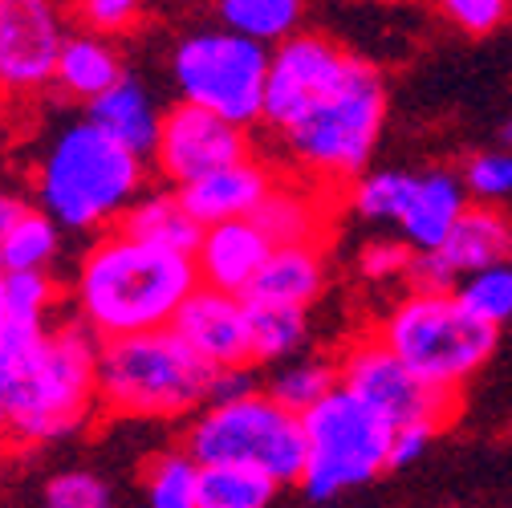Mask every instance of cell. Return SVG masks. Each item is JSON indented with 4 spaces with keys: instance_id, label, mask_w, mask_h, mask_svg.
Listing matches in <instances>:
<instances>
[{
    "instance_id": "cell-6",
    "label": "cell",
    "mask_w": 512,
    "mask_h": 508,
    "mask_svg": "<svg viewBox=\"0 0 512 508\" xmlns=\"http://www.w3.org/2000/svg\"><path fill=\"white\" fill-rule=\"evenodd\" d=\"M382 114H387V86L370 61L354 57L334 90L317 98L289 131L281 135L289 155L326 179L358 175L378 143Z\"/></svg>"
},
{
    "instance_id": "cell-25",
    "label": "cell",
    "mask_w": 512,
    "mask_h": 508,
    "mask_svg": "<svg viewBox=\"0 0 512 508\" xmlns=\"http://www.w3.org/2000/svg\"><path fill=\"white\" fill-rule=\"evenodd\" d=\"M196 492H200V464L187 452H159L143 464L139 476L143 508H196Z\"/></svg>"
},
{
    "instance_id": "cell-37",
    "label": "cell",
    "mask_w": 512,
    "mask_h": 508,
    "mask_svg": "<svg viewBox=\"0 0 512 508\" xmlns=\"http://www.w3.org/2000/svg\"><path fill=\"white\" fill-rule=\"evenodd\" d=\"M439 13L456 29H464L468 37H488L508 21L512 9L504 5V0H447Z\"/></svg>"
},
{
    "instance_id": "cell-43",
    "label": "cell",
    "mask_w": 512,
    "mask_h": 508,
    "mask_svg": "<svg viewBox=\"0 0 512 508\" xmlns=\"http://www.w3.org/2000/svg\"><path fill=\"white\" fill-rule=\"evenodd\" d=\"M0 326H5V273H0Z\"/></svg>"
},
{
    "instance_id": "cell-18",
    "label": "cell",
    "mask_w": 512,
    "mask_h": 508,
    "mask_svg": "<svg viewBox=\"0 0 512 508\" xmlns=\"http://www.w3.org/2000/svg\"><path fill=\"white\" fill-rule=\"evenodd\" d=\"M86 122H94L102 135H110L114 143H122L131 155L151 159L159 147V126H163V110L151 102L147 86L139 78L126 74L114 90H106L98 102L86 106Z\"/></svg>"
},
{
    "instance_id": "cell-29",
    "label": "cell",
    "mask_w": 512,
    "mask_h": 508,
    "mask_svg": "<svg viewBox=\"0 0 512 508\" xmlns=\"http://www.w3.org/2000/svg\"><path fill=\"white\" fill-rule=\"evenodd\" d=\"M252 224L269 236L273 248L317 244V212L301 192H293V187H273V196L252 216Z\"/></svg>"
},
{
    "instance_id": "cell-3",
    "label": "cell",
    "mask_w": 512,
    "mask_h": 508,
    "mask_svg": "<svg viewBox=\"0 0 512 508\" xmlns=\"http://www.w3.org/2000/svg\"><path fill=\"white\" fill-rule=\"evenodd\" d=\"M98 346L78 317L45 330L13 374L9 443L41 448L86 427L98 407Z\"/></svg>"
},
{
    "instance_id": "cell-44",
    "label": "cell",
    "mask_w": 512,
    "mask_h": 508,
    "mask_svg": "<svg viewBox=\"0 0 512 508\" xmlns=\"http://www.w3.org/2000/svg\"><path fill=\"white\" fill-rule=\"evenodd\" d=\"M504 151H508V155H512V122H508V126H504Z\"/></svg>"
},
{
    "instance_id": "cell-13",
    "label": "cell",
    "mask_w": 512,
    "mask_h": 508,
    "mask_svg": "<svg viewBox=\"0 0 512 508\" xmlns=\"http://www.w3.org/2000/svg\"><path fill=\"white\" fill-rule=\"evenodd\" d=\"M244 159H248V135L240 126L187 102H175L171 110H163L155 167L167 183H175V192L224 167H236Z\"/></svg>"
},
{
    "instance_id": "cell-26",
    "label": "cell",
    "mask_w": 512,
    "mask_h": 508,
    "mask_svg": "<svg viewBox=\"0 0 512 508\" xmlns=\"http://www.w3.org/2000/svg\"><path fill=\"white\" fill-rule=\"evenodd\" d=\"M248 330H252V362H281L297 354L309 338L305 309H281V305H248Z\"/></svg>"
},
{
    "instance_id": "cell-9",
    "label": "cell",
    "mask_w": 512,
    "mask_h": 508,
    "mask_svg": "<svg viewBox=\"0 0 512 508\" xmlns=\"http://www.w3.org/2000/svg\"><path fill=\"white\" fill-rule=\"evenodd\" d=\"M305 431V472L301 488L313 500H330L338 492L370 484L391 456V427L350 391H334L301 415Z\"/></svg>"
},
{
    "instance_id": "cell-4",
    "label": "cell",
    "mask_w": 512,
    "mask_h": 508,
    "mask_svg": "<svg viewBox=\"0 0 512 508\" xmlns=\"http://www.w3.org/2000/svg\"><path fill=\"white\" fill-rule=\"evenodd\" d=\"M216 370L175 330L98 346V407L122 419H179L208 407Z\"/></svg>"
},
{
    "instance_id": "cell-33",
    "label": "cell",
    "mask_w": 512,
    "mask_h": 508,
    "mask_svg": "<svg viewBox=\"0 0 512 508\" xmlns=\"http://www.w3.org/2000/svg\"><path fill=\"white\" fill-rule=\"evenodd\" d=\"M411 187L407 171H374L354 183V212L366 220H395Z\"/></svg>"
},
{
    "instance_id": "cell-41",
    "label": "cell",
    "mask_w": 512,
    "mask_h": 508,
    "mask_svg": "<svg viewBox=\"0 0 512 508\" xmlns=\"http://www.w3.org/2000/svg\"><path fill=\"white\" fill-rule=\"evenodd\" d=\"M435 427H399L391 435V456H387V468H407L423 456V448L431 443Z\"/></svg>"
},
{
    "instance_id": "cell-32",
    "label": "cell",
    "mask_w": 512,
    "mask_h": 508,
    "mask_svg": "<svg viewBox=\"0 0 512 508\" xmlns=\"http://www.w3.org/2000/svg\"><path fill=\"white\" fill-rule=\"evenodd\" d=\"M45 508H118V500H114V488L98 472L70 468V472L49 476Z\"/></svg>"
},
{
    "instance_id": "cell-28",
    "label": "cell",
    "mask_w": 512,
    "mask_h": 508,
    "mask_svg": "<svg viewBox=\"0 0 512 508\" xmlns=\"http://www.w3.org/2000/svg\"><path fill=\"white\" fill-rule=\"evenodd\" d=\"M277 484L252 468H200L196 508H269Z\"/></svg>"
},
{
    "instance_id": "cell-23",
    "label": "cell",
    "mask_w": 512,
    "mask_h": 508,
    "mask_svg": "<svg viewBox=\"0 0 512 508\" xmlns=\"http://www.w3.org/2000/svg\"><path fill=\"white\" fill-rule=\"evenodd\" d=\"M220 29L252 41V45H281L301 25L297 0H224L220 5Z\"/></svg>"
},
{
    "instance_id": "cell-27",
    "label": "cell",
    "mask_w": 512,
    "mask_h": 508,
    "mask_svg": "<svg viewBox=\"0 0 512 508\" xmlns=\"http://www.w3.org/2000/svg\"><path fill=\"white\" fill-rule=\"evenodd\" d=\"M338 391V366L326 362V358H305V362H293V366H281L269 383V399L281 403L289 415H305L322 403L326 395Z\"/></svg>"
},
{
    "instance_id": "cell-22",
    "label": "cell",
    "mask_w": 512,
    "mask_h": 508,
    "mask_svg": "<svg viewBox=\"0 0 512 508\" xmlns=\"http://www.w3.org/2000/svg\"><path fill=\"white\" fill-rule=\"evenodd\" d=\"M118 232L151 248L179 252V257H196L204 236V228L179 204V192H143L118 220Z\"/></svg>"
},
{
    "instance_id": "cell-34",
    "label": "cell",
    "mask_w": 512,
    "mask_h": 508,
    "mask_svg": "<svg viewBox=\"0 0 512 508\" xmlns=\"http://www.w3.org/2000/svg\"><path fill=\"white\" fill-rule=\"evenodd\" d=\"M460 179H464L468 200H480V204L504 200V196H512V155H508V151L472 155V159L464 163Z\"/></svg>"
},
{
    "instance_id": "cell-40",
    "label": "cell",
    "mask_w": 512,
    "mask_h": 508,
    "mask_svg": "<svg viewBox=\"0 0 512 508\" xmlns=\"http://www.w3.org/2000/svg\"><path fill=\"white\" fill-rule=\"evenodd\" d=\"M252 395H261V391H256V374H252V366L216 370L212 391H208V407H228V403H240V399H252Z\"/></svg>"
},
{
    "instance_id": "cell-35",
    "label": "cell",
    "mask_w": 512,
    "mask_h": 508,
    "mask_svg": "<svg viewBox=\"0 0 512 508\" xmlns=\"http://www.w3.org/2000/svg\"><path fill=\"white\" fill-rule=\"evenodd\" d=\"M41 338H45V330H33V326H17V322L0 326V448L9 443V387H13V374H17L21 358Z\"/></svg>"
},
{
    "instance_id": "cell-12",
    "label": "cell",
    "mask_w": 512,
    "mask_h": 508,
    "mask_svg": "<svg viewBox=\"0 0 512 508\" xmlns=\"http://www.w3.org/2000/svg\"><path fill=\"white\" fill-rule=\"evenodd\" d=\"M350 53L322 37V33H293L269 53V82H265V110L261 122H269L277 135H285L289 126L342 82L350 70Z\"/></svg>"
},
{
    "instance_id": "cell-36",
    "label": "cell",
    "mask_w": 512,
    "mask_h": 508,
    "mask_svg": "<svg viewBox=\"0 0 512 508\" xmlns=\"http://www.w3.org/2000/svg\"><path fill=\"white\" fill-rule=\"evenodd\" d=\"M74 17L86 33L110 41L114 33H126L139 25L143 5H135V0H86V5H74Z\"/></svg>"
},
{
    "instance_id": "cell-15",
    "label": "cell",
    "mask_w": 512,
    "mask_h": 508,
    "mask_svg": "<svg viewBox=\"0 0 512 508\" xmlns=\"http://www.w3.org/2000/svg\"><path fill=\"white\" fill-rule=\"evenodd\" d=\"M273 187L277 183L265 163L244 159L236 167H224L208 179L179 187V204L200 228H216V224H232V220H252L261 212V204L273 196Z\"/></svg>"
},
{
    "instance_id": "cell-17",
    "label": "cell",
    "mask_w": 512,
    "mask_h": 508,
    "mask_svg": "<svg viewBox=\"0 0 512 508\" xmlns=\"http://www.w3.org/2000/svg\"><path fill=\"white\" fill-rule=\"evenodd\" d=\"M464 212H468L464 179L456 171H423L411 175L395 224L403 228V244H411L415 252H439L464 220Z\"/></svg>"
},
{
    "instance_id": "cell-7",
    "label": "cell",
    "mask_w": 512,
    "mask_h": 508,
    "mask_svg": "<svg viewBox=\"0 0 512 508\" xmlns=\"http://www.w3.org/2000/svg\"><path fill=\"white\" fill-rule=\"evenodd\" d=\"M183 452L200 468H252L273 484H301L305 431L269 395H252L228 407H204L187 427Z\"/></svg>"
},
{
    "instance_id": "cell-20",
    "label": "cell",
    "mask_w": 512,
    "mask_h": 508,
    "mask_svg": "<svg viewBox=\"0 0 512 508\" xmlns=\"http://www.w3.org/2000/svg\"><path fill=\"white\" fill-rule=\"evenodd\" d=\"M122 78H126V70H122V53L114 49V41L94 37L86 29H74L66 37V45H61L53 86L66 94V98L90 106L106 90H114Z\"/></svg>"
},
{
    "instance_id": "cell-38",
    "label": "cell",
    "mask_w": 512,
    "mask_h": 508,
    "mask_svg": "<svg viewBox=\"0 0 512 508\" xmlns=\"http://www.w3.org/2000/svg\"><path fill=\"white\" fill-rule=\"evenodd\" d=\"M415 261V248L403 240H374L362 252V273L374 281H391V277H407Z\"/></svg>"
},
{
    "instance_id": "cell-30",
    "label": "cell",
    "mask_w": 512,
    "mask_h": 508,
    "mask_svg": "<svg viewBox=\"0 0 512 508\" xmlns=\"http://www.w3.org/2000/svg\"><path fill=\"white\" fill-rule=\"evenodd\" d=\"M456 301L476 317V322L500 330L512 322V265H496L484 273H472L456 285Z\"/></svg>"
},
{
    "instance_id": "cell-42",
    "label": "cell",
    "mask_w": 512,
    "mask_h": 508,
    "mask_svg": "<svg viewBox=\"0 0 512 508\" xmlns=\"http://www.w3.org/2000/svg\"><path fill=\"white\" fill-rule=\"evenodd\" d=\"M33 204H25L21 196H13V192H5V187H0V244H5V236L17 228V220L29 212Z\"/></svg>"
},
{
    "instance_id": "cell-19",
    "label": "cell",
    "mask_w": 512,
    "mask_h": 508,
    "mask_svg": "<svg viewBox=\"0 0 512 508\" xmlns=\"http://www.w3.org/2000/svg\"><path fill=\"white\" fill-rule=\"evenodd\" d=\"M326 285V261L317 244H289L273 248L265 269L248 285V305H281V309H305Z\"/></svg>"
},
{
    "instance_id": "cell-39",
    "label": "cell",
    "mask_w": 512,
    "mask_h": 508,
    "mask_svg": "<svg viewBox=\"0 0 512 508\" xmlns=\"http://www.w3.org/2000/svg\"><path fill=\"white\" fill-rule=\"evenodd\" d=\"M411 293H456L460 277L447 269V261L439 257V252H415V261H411Z\"/></svg>"
},
{
    "instance_id": "cell-16",
    "label": "cell",
    "mask_w": 512,
    "mask_h": 508,
    "mask_svg": "<svg viewBox=\"0 0 512 508\" xmlns=\"http://www.w3.org/2000/svg\"><path fill=\"white\" fill-rule=\"evenodd\" d=\"M269 257H273L269 236L252 220H232V224L204 228L200 248H196V257L191 261H196L200 285L232 293V297H244Z\"/></svg>"
},
{
    "instance_id": "cell-21",
    "label": "cell",
    "mask_w": 512,
    "mask_h": 508,
    "mask_svg": "<svg viewBox=\"0 0 512 508\" xmlns=\"http://www.w3.org/2000/svg\"><path fill=\"white\" fill-rule=\"evenodd\" d=\"M439 257L447 261V269H452L460 281L472 273L508 265L512 261V220L488 204H476V208L468 204L464 220L439 248Z\"/></svg>"
},
{
    "instance_id": "cell-11",
    "label": "cell",
    "mask_w": 512,
    "mask_h": 508,
    "mask_svg": "<svg viewBox=\"0 0 512 508\" xmlns=\"http://www.w3.org/2000/svg\"><path fill=\"white\" fill-rule=\"evenodd\" d=\"M66 13L49 0H0V98H33L57 78Z\"/></svg>"
},
{
    "instance_id": "cell-1",
    "label": "cell",
    "mask_w": 512,
    "mask_h": 508,
    "mask_svg": "<svg viewBox=\"0 0 512 508\" xmlns=\"http://www.w3.org/2000/svg\"><path fill=\"white\" fill-rule=\"evenodd\" d=\"M196 289L200 273L191 257L139 244L110 228L78 261L74 309L78 322L98 342H118L135 334L171 330V322Z\"/></svg>"
},
{
    "instance_id": "cell-5",
    "label": "cell",
    "mask_w": 512,
    "mask_h": 508,
    "mask_svg": "<svg viewBox=\"0 0 512 508\" xmlns=\"http://www.w3.org/2000/svg\"><path fill=\"white\" fill-rule=\"evenodd\" d=\"M378 342L427 387L456 395L492 358L496 330L476 322L456 293H411L382 322Z\"/></svg>"
},
{
    "instance_id": "cell-14",
    "label": "cell",
    "mask_w": 512,
    "mask_h": 508,
    "mask_svg": "<svg viewBox=\"0 0 512 508\" xmlns=\"http://www.w3.org/2000/svg\"><path fill=\"white\" fill-rule=\"evenodd\" d=\"M171 330L187 342V350L212 370L252 366V330H248V305L244 297L220 293L200 285L179 309Z\"/></svg>"
},
{
    "instance_id": "cell-2",
    "label": "cell",
    "mask_w": 512,
    "mask_h": 508,
    "mask_svg": "<svg viewBox=\"0 0 512 508\" xmlns=\"http://www.w3.org/2000/svg\"><path fill=\"white\" fill-rule=\"evenodd\" d=\"M37 208L70 232H110L126 216L143 187L147 159L102 135L94 122H70L49 139L33 171Z\"/></svg>"
},
{
    "instance_id": "cell-8",
    "label": "cell",
    "mask_w": 512,
    "mask_h": 508,
    "mask_svg": "<svg viewBox=\"0 0 512 508\" xmlns=\"http://www.w3.org/2000/svg\"><path fill=\"white\" fill-rule=\"evenodd\" d=\"M269 53L228 29L187 33L171 53V74L179 86V102L200 106L232 126L261 122L265 82H269Z\"/></svg>"
},
{
    "instance_id": "cell-45",
    "label": "cell",
    "mask_w": 512,
    "mask_h": 508,
    "mask_svg": "<svg viewBox=\"0 0 512 508\" xmlns=\"http://www.w3.org/2000/svg\"><path fill=\"white\" fill-rule=\"evenodd\" d=\"M126 508H143V504H126Z\"/></svg>"
},
{
    "instance_id": "cell-24",
    "label": "cell",
    "mask_w": 512,
    "mask_h": 508,
    "mask_svg": "<svg viewBox=\"0 0 512 508\" xmlns=\"http://www.w3.org/2000/svg\"><path fill=\"white\" fill-rule=\"evenodd\" d=\"M57 252H61V228L41 208H29L17 220V228L5 236V244H0V273L5 277L49 273V265L57 261Z\"/></svg>"
},
{
    "instance_id": "cell-10",
    "label": "cell",
    "mask_w": 512,
    "mask_h": 508,
    "mask_svg": "<svg viewBox=\"0 0 512 508\" xmlns=\"http://www.w3.org/2000/svg\"><path fill=\"white\" fill-rule=\"evenodd\" d=\"M338 387L370 407L391 431L399 427H443L456 411V395L427 387L378 338H362L338 362Z\"/></svg>"
},
{
    "instance_id": "cell-31",
    "label": "cell",
    "mask_w": 512,
    "mask_h": 508,
    "mask_svg": "<svg viewBox=\"0 0 512 508\" xmlns=\"http://www.w3.org/2000/svg\"><path fill=\"white\" fill-rule=\"evenodd\" d=\"M57 305V285L49 273H17L5 277V322L49 330V313Z\"/></svg>"
}]
</instances>
